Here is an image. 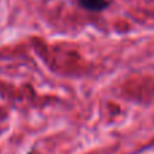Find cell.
<instances>
[{
  "instance_id": "obj_1",
  "label": "cell",
  "mask_w": 154,
  "mask_h": 154,
  "mask_svg": "<svg viewBox=\"0 0 154 154\" xmlns=\"http://www.w3.org/2000/svg\"><path fill=\"white\" fill-rule=\"evenodd\" d=\"M79 7L89 12H102L111 6L109 0H76Z\"/></svg>"
},
{
  "instance_id": "obj_2",
  "label": "cell",
  "mask_w": 154,
  "mask_h": 154,
  "mask_svg": "<svg viewBox=\"0 0 154 154\" xmlns=\"http://www.w3.org/2000/svg\"><path fill=\"white\" fill-rule=\"evenodd\" d=\"M26 154H34V150H33V149H32V150H30L29 153H26Z\"/></svg>"
}]
</instances>
